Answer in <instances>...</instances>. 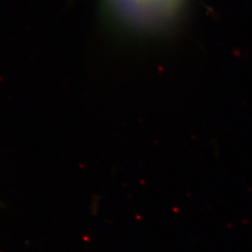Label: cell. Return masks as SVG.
<instances>
[{
  "label": "cell",
  "instance_id": "cell-1",
  "mask_svg": "<svg viewBox=\"0 0 252 252\" xmlns=\"http://www.w3.org/2000/svg\"><path fill=\"white\" fill-rule=\"evenodd\" d=\"M186 0H104L116 26L139 36L168 31L180 20Z\"/></svg>",
  "mask_w": 252,
  "mask_h": 252
}]
</instances>
